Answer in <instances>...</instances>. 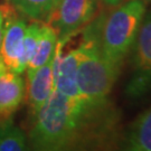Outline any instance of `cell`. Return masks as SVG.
Returning a JSON list of instances; mask_svg holds the SVG:
<instances>
[{
    "label": "cell",
    "mask_w": 151,
    "mask_h": 151,
    "mask_svg": "<svg viewBox=\"0 0 151 151\" xmlns=\"http://www.w3.org/2000/svg\"><path fill=\"white\" fill-rule=\"evenodd\" d=\"M84 102L70 101L57 90L34 116L29 143L34 150L58 151L84 148Z\"/></svg>",
    "instance_id": "1"
},
{
    "label": "cell",
    "mask_w": 151,
    "mask_h": 151,
    "mask_svg": "<svg viewBox=\"0 0 151 151\" xmlns=\"http://www.w3.org/2000/svg\"><path fill=\"white\" fill-rule=\"evenodd\" d=\"M84 29L81 44V58L77 67V87L83 102L99 106L109 101V95L120 75L121 70L111 64L100 49L97 26L94 20Z\"/></svg>",
    "instance_id": "2"
},
{
    "label": "cell",
    "mask_w": 151,
    "mask_h": 151,
    "mask_svg": "<svg viewBox=\"0 0 151 151\" xmlns=\"http://www.w3.org/2000/svg\"><path fill=\"white\" fill-rule=\"evenodd\" d=\"M146 14L143 0H128L113 7L109 14L97 16V40L103 56L118 68L134 43Z\"/></svg>",
    "instance_id": "3"
},
{
    "label": "cell",
    "mask_w": 151,
    "mask_h": 151,
    "mask_svg": "<svg viewBox=\"0 0 151 151\" xmlns=\"http://www.w3.org/2000/svg\"><path fill=\"white\" fill-rule=\"evenodd\" d=\"M131 77L125 94L138 100L151 91V11L145 14L131 48Z\"/></svg>",
    "instance_id": "4"
},
{
    "label": "cell",
    "mask_w": 151,
    "mask_h": 151,
    "mask_svg": "<svg viewBox=\"0 0 151 151\" xmlns=\"http://www.w3.org/2000/svg\"><path fill=\"white\" fill-rule=\"evenodd\" d=\"M96 10L97 0H57L47 24L55 29L58 40L65 42L85 27Z\"/></svg>",
    "instance_id": "5"
},
{
    "label": "cell",
    "mask_w": 151,
    "mask_h": 151,
    "mask_svg": "<svg viewBox=\"0 0 151 151\" xmlns=\"http://www.w3.org/2000/svg\"><path fill=\"white\" fill-rule=\"evenodd\" d=\"M4 15V36L0 47V58L4 64L17 74L26 70L24 37L27 24L15 15L16 9L8 4L7 7H0Z\"/></svg>",
    "instance_id": "6"
},
{
    "label": "cell",
    "mask_w": 151,
    "mask_h": 151,
    "mask_svg": "<svg viewBox=\"0 0 151 151\" xmlns=\"http://www.w3.org/2000/svg\"><path fill=\"white\" fill-rule=\"evenodd\" d=\"M65 42H57L54 54V88L70 99V101H82L77 87V67L81 58V47L70 49L63 54Z\"/></svg>",
    "instance_id": "7"
},
{
    "label": "cell",
    "mask_w": 151,
    "mask_h": 151,
    "mask_svg": "<svg viewBox=\"0 0 151 151\" xmlns=\"http://www.w3.org/2000/svg\"><path fill=\"white\" fill-rule=\"evenodd\" d=\"M25 97V83L20 76L9 70L0 58V119H10Z\"/></svg>",
    "instance_id": "8"
},
{
    "label": "cell",
    "mask_w": 151,
    "mask_h": 151,
    "mask_svg": "<svg viewBox=\"0 0 151 151\" xmlns=\"http://www.w3.org/2000/svg\"><path fill=\"white\" fill-rule=\"evenodd\" d=\"M55 54V53H54ZM54 55L50 60L35 70L28 77V105L30 114H35L48 100L49 95L54 90Z\"/></svg>",
    "instance_id": "9"
},
{
    "label": "cell",
    "mask_w": 151,
    "mask_h": 151,
    "mask_svg": "<svg viewBox=\"0 0 151 151\" xmlns=\"http://www.w3.org/2000/svg\"><path fill=\"white\" fill-rule=\"evenodd\" d=\"M124 147L131 151H151V106L130 124Z\"/></svg>",
    "instance_id": "10"
},
{
    "label": "cell",
    "mask_w": 151,
    "mask_h": 151,
    "mask_svg": "<svg viewBox=\"0 0 151 151\" xmlns=\"http://www.w3.org/2000/svg\"><path fill=\"white\" fill-rule=\"evenodd\" d=\"M57 42H58V37H57V34L54 28L47 22H42L40 36H39L37 47H36V50L32 55V57L26 66L27 76L32 75L37 68L43 66L44 64H46L53 57Z\"/></svg>",
    "instance_id": "11"
},
{
    "label": "cell",
    "mask_w": 151,
    "mask_h": 151,
    "mask_svg": "<svg viewBox=\"0 0 151 151\" xmlns=\"http://www.w3.org/2000/svg\"><path fill=\"white\" fill-rule=\"evenodd\" d=\"M28 149L27 137L14 123L12 118L0 119V151H25Z\"/></svg>",
    "instance_id": "12"
},
{
    "label": "cell",
    "mask_w": 151,
    "mask_h": 151,
    "mask_svg": "<svg viewBox=\"0 0 151 151\" xmlns=\"http://www.w3.org/2000/svg\"><path fill=\"white\" fill-rule=\"evenodd\" d=\"M17 11L34 22H47L57 0H7Z\"/></svg>",
    "instance_id": "13"
},
{
    "label": "cell",
    "mask_w": 151,
    "mask_h": 151,
    "mask_svg": "<svg viewBox=\"0 0 151 151\" xmlns=\"http://www.w3.org/2000/svg\"><path fill=\"white\" fill-rule=\"evenodd\" d=\"M40 25H42V22H34L26 27L25 37H24V52H25L26 66L37 47L39 36H40Z\"/></svg>",
    "instance_id": "14"
},
{
    "label": "cell",
    "mask_w": 151,
    "mask_h": 151,
    "mask_svg": "<svg viewBox=\"0 0 151 151\" xmlns=\"http://www.w3.org/2000/svg\"><path fill=\"white\" fill-rule=\"evenodd\" d=\"M124 0H102L103 5L109 7V8H113L115 6L120 5L121 2H123Z\"/></svg>",
    "instance_id": "15"
},
{
    "label": "cell",
    "mask_w": 151,
    "mask_h": 151,
    "mask_svg": "<svg viewBox=\"0 0 151 151\" xmlns=\"http://www.w3.org/2000/svg\"><path fill=\"white\" fill-rule=\"evenodd\" d=\"M4 15L0 10V47H1V43H2V36H4Z\"/></svg>",
    "instance_id": "16"
}]
</instances>
